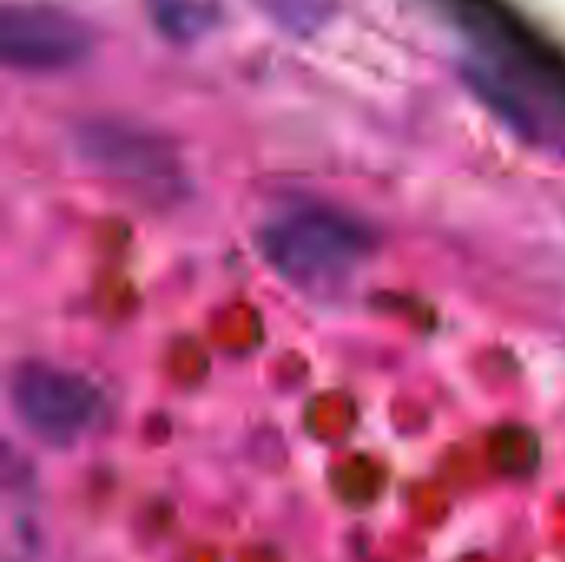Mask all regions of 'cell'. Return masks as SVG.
Masks as SVG:
<instances>
[{
    "label": "cell",
    "mask_w": 565,
    "mask_h": 562,
    "mask_svg": "<svg viewBox=\"0 0 565 562\" xmlns=\"http://www.w3.org/2000/svg\"><path fill=\"white\" fill-rule=\"evenodd\" d=\"M265 262L298 288H331L371 248V235L354 219L338 212H288L268 222L258 235Z\"/></svg>",
    "instance_id": "1"
},
{
    "label": "cell",
    "mask_w": 565,
    "mask_h": 562,
    "mask_svg": "<svg viewBox=\"0 0 565 562\" xmlns=\"http://www.w3.org/2000/svg\"><path fill=\"white\" fill-rule=\"evenodd\" d=\"M10 404L17 421L50 447H73L103 421V394L89 378L36 361L13 371Z\"/></svg>",
    "instance_id": "2"
},
{
    "label": "cell",
    "mask_w": 565,
    "mask_h": 562,
    "mask_svg": "<svg viewBox=\"0 0 565 562\" xmlns=\"http://www.w3.org/2000/svg\"><path fill=\"white\" fill-rule=\"evenodd\" d=\"M0 43L10 66L63 70L89 53L93 36L66 10L43 7V3H7Z\"/></svg>",
    "instance_id": "3"
},
{
    "label": "cell",
    "mask_w": 565,
    "mask_h": 562,
    "mask_svg": "<svg viewBox=\"0 0 565 562\" xmlns=\"http://www.w3.org/2000/svg\"><path fill=\"white\" fill-rule=\"evenodd\" d=\"M79 149L89 162H99L109 176L122 179H159L172 162L166 146L152 132L116 123L86 126L79 136Z\"/></svg>",
    "instance_id": "4"
},
{
    "label": "cell",
    "mask_w": 565,
    "mask_h": 562,
    "mask_svg": "<svg viewBox=\"0 0 565 562\" xmlns=\"http://www.w3.org/2000/svg\"><path fill=\"white\" fill-rule=\"evenodd\" d=\"M149 13L162 33L179 36V40L202 33V26L209 20L202 3H195V0H149Z\"/></svg>",
    "instance_id": "5"
},
{
    "label": "cell",
    "mask_w": 565,
    "mask_h": 562,
    "mask_svg": "<svg viewBox=\"0 0 565 562\" xmlns=\"http://www.w3.org/2000/svg\"><path fill=\"white\" fill-rule=\"evenodd\" d=\"M281 26H291V30H315L334 0H258Z\"/></svg>",
    "instance_id": "6"
}]
</instances>
